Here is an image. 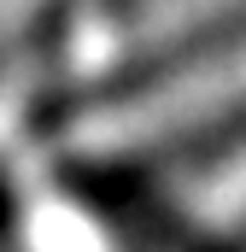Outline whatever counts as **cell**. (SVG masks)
I'll list each match as a JSON object with an SVG mask.
<instances>
[{
	"label": "cell",
	"mask_w": 246,
	"mask_h": 252,
	"mask_svg": "<svg viewBox=\"0 0 246 252\" xmlns=\"http://www.w3.org/2000/svg\"><path fill=\"white\" fill-rule=\"evenodd\" d=\"M229 106H246V35L164 70L147 88H129L118 100H106V106H88L64 129V147L94 153V158L135 153V147H153L164 135H182V129L205 124V118H217Z\"/></svg>",
	"instance_id": "obj_1"
},
{
	"label": "cell",
	"mask_w": 246,
	"mask_h": 252,
	"mask_svg": "<svg viewBox=\"0 0 246 252\" xmlns=\"http://www.w3.org/2000/svg\"><path fill=\"white\" fill-rule=\"evenodd\" d=\"M24 235H30V252H112V241L100 235V223L64 199V193H35L30 211H24Z\"/></svg>",
	"instance_id": "obj_2"
},
{
	"label": "cell",
	"mask_w": 246,
	"mask_h": 252,
	"mask_svg": "<svg viewBox=\"0 0 246 252\" xmlns=\"http://www.w3.org/2000/svg\"><path fill=\"white\" fill-rule=\"evenodd\" d=\"M123 0H70V64H106L118 53Z\"/></svg>",
	"instance_id": "obj_3"
},
{
	"label": "cell",
	"mask_w": 246,
	"mask_h": 252,
	"mask_svg": "<svg viewBox=\"0 0 246 252\" xmlns=\"http://www.w3.org/2000/svg\"><path fill=\"white\" fill-rule=\"evenodd\" d=\"M35 88H41V64H35V59H12L6 70H0V141L30 118Z\"/></svg>",
	"instance_id": "obj_4"
}]
</instances>
